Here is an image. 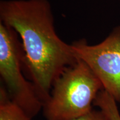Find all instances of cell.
Listing matches in <instances>:
<instances>
[{
  "mask_svg": "<svg viewBox=\"0 0 120 120\" xmlns=\"http://www.w3.org/2000/svg\"><path fill=\"white\" fill-rule=\"evenodd\" d=\"M17 34L0 22V76L11 100L34 118L42 109L43 102L32 82L23 74V51Z\"/></svg>",
  "mask_w": 120,
  "mask_h": 120,
  "instance_id": "3957f363",
  "label": "cell"
},
{
  "mask_svg": "<svg viewBox=\"0 0 120 120\" xmlns=\"http://www.w3.org/2000/svg\"><path fill=\"white\" fill-rule=\"evenodd\" d=\"M70 45L76 58L90 67L103 90L120 103V25L98 44L80 40Z\"/></svg>",
  "mask_w": 120,
  "mask_h": 120,
  "instance_id": "277c9868",
  "label": "cell"
},
{
  "mask_svg": "<svg viewBox=\"0 0 120 120\" xmlns=\"http://www.w3.org/2000/svg\"><path fill=\"white\" fill-rule=\"evenodd\" d=\"M102 85L87 64L78 60L56 79L43 103L46 120H70L87 113Z\"/></svg>",
  "mask_w": 120,
  "mask_h": 120,
  "instance_id": "7a4b0ae2",
  "label": "cell"
},
{
  "mask_svg": "<svg viewBox=\"0 0 120 120\" xmlns=\"http://www.w3.org/2000/svg\"><path fill=\"white\" fill-rule=\"evenodd\" d=\"M10 98L4 85L0 87V120H32Z\"/></svg>",
  "mask_w": 120,
  "mask_h": 120,
  "instance_id": "5b68a950",
  "label": "cell"
},
{
  "mask_svg": "<svg viewBox=\"0 0 120 120\" xmlns=\"http://www.w3.org/2000/svg\"><path fill=\"white\" fill-rule=\"evenodd\" d=\"M117 103L111 96L103 90L99 92L94 105L104 112L109 120H120Z\"/></svg>",
  "mask_w": 120,
  "mask_h": 120,
  "instance_id": "8992f818",
  "label": "cell"
},
{
  "mask_svg": "<svg viewBox=\"0 0 120 120\" xmlns=\"http://www.w3.org/2000/svg\"><path fill=\"white\" fill-rule=\"evenodd\" d=\"M70 120H109L101 109H92L87 113Z\"/></svg>",
  "mask_w": 120,
  "mask_h": 120,
  "instance_id": "52a82bcc",
  "label": "cell"
},
{
  "mask_svg": "<svg viewBox=\"0 0 120 120\" xmlns=\"http://www.w3.org/2000/svg\"><path fill=\"white\" fill-rule=\"evenodd\" d=\"M1 22L20 36L23 68L43 103L56 79L77 62L71 45L55 31L47 0H7L0 3Z\"/></svg>",
  "mask_w": 120,
  "mask_h": 120,
  "instance_id": "6da1fadb",
  "label": "cell"
}]
</instances>
